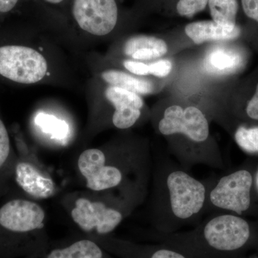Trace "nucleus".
<instances>
[{
	"mask_svg": "<svg viewBox=\"0 0 258 258\" xmlns=\"http://www.w3.org/2000/svg\"><path fill=\"white\" fill-rule=\"evenodd\" d=\"M254 258H258V257H254Z\"/></svg>",
	"mask_w": 258,
	"mask_h": 258,
	"instance_id": "cd10ccee",
	"label": "nucleus"
},
{
	"mask_svg": "<svg viewBox=\"0 0 258 258\" xmlns=\"http://www.w3.org/2000/svg\"><path fill=\"white\" fill-rule=\"evenodd\" d=\"M212 183L194 177L179 165L164 163L153 176L151 221L161 233H172L200 223L206 212Z\"/></svg>",
	"mask_w": 258,
	"mask_h": 258,
	"instance_id": "f257e3e1",
	"label": "nucleus"
},
{
	"mask_svg": "<svg viewBox=\"0 0 258 258\" xmlns=\"http://www.w3.org/2000/svg\"><path fill=\"white\" fill-rule=\"evenodd\" d=\"M246 113L249 118L258 120V84L254 96L248 102L246 108Z\"/></svg>",
	"mask_w": 258,
	"mask_h": 258,
	"instance_id": "b1692460",
	"label": "nucleus"
},
{
	"mask_svg": "<svg viewBox=\"0 0 258 258\" xmlns=\"http://www.w3.org/2000/svg\"><path fill=\"white\" fill-rule=\"evenodd\" d=\"M105 95L114 107L112 115L113 126L121 130L135 125L142 115L144 101L139 94L116 86H109Z\"/></svg>",
	"mask_w": 258,
	"mask_h": 258,
	"instance_id": "ddd939ff",
	"label": "nucleus"
},
{
	"mask_svg": "<svg viewBox=\"0 0 258 258\" xmlns=\"http://www.w3.org/2000/svg\"><path fill=\"white\" fill-rule=\"evenodd\" d=\"M19 0H0V13H9L14 9Z\"/></svg>",
	"mask_w": 258,
	"mask_h": 258,
	"instance_id": "393cba45",
	"label": "nucleus"
},
{
	"mask_svg": "<svg viewBox=\"0 0 258 258\" xmlns=\"http://www.w3.org/2000/svg\"><path fill=\"white\" fill-rule=\"evenodd\" d=\"M147 195L137 191L86 190L68 194L63 205L83 235L108 236L145 201Z\"/></svg>",
	"mask_w": 258,
	"mask_h": 258,
	"instance_id": "20e7f679",
	"label": "nucleus"
},
{
	"mask_svg": "<svg viewBox=\"0 0 258 258\" xmlns=\"http://www.w3.org/2000/svg\"><path fill=\"white\" fill-rule=\"evenodd\" d=\"M235 140L244 152L258 154V126L251 128L239 127L235 132Z\"/></svg>",
	"mask_w": 258,
	"mask_h": 258,
	"instance_id": "6ab92c4d",
	"label": "nucleus"
},
{
	"mask_svg": "<svg viewBox=\"0 0 258 258\" xmlns=\"http://www.w3.org/2000/svg\"><path fill=\"white\" fill-rule=\"evenodd\" d=\"M209 0H179L176 5L178 13L181 16H192L206 8Z\"/></svg>",
	"mask_w": 258,
	"mask_h": 258,
	"instance_id": "aec40b11",
	"label": "nucleus"
},
{
	"mask_svg": "<svg viewBox=\"0 0 258 258\" xmlns=\"http://www.w3.org/2000/svg\"><path fill=\"white\" fill-rule=\"evenodd\" d=\"M252 235L247 220L231 213L214 214L190 230L153 232L156 243L176 249L189 258H228L243 248Z\"/></svg>",
	"mask_w": 258,
	"mask_h": 258,
	"instance_id": "7ed1b4c3",
	"label": "nucleus"
},
{
	"mask_svg": "<svg viewBox=\"0 0 258 258\" xmlns=\"http://www.w3.org/2000/svg\"><path fill=\"white\" fill-rule=\"evenodd\" d=\"M48 69L45 56L32 47H0V76L5 79L20 84H35L45 79Z\"/></svg>",
	"mask_w": 258,
	"mask_h": 258,
	"instance_id": "6e6552de",
	"label": "nucleus"
},
{
	"mask_svg": "<svg viewBox=\"0 0 258 258\" xmlns=\"http://www.w3.org/2000/svg\"><path fill=\"white\" fill-rule=\"evenodd\" d=\"M46 212L37 201L22 195L0 206V258H24L50 243Z\"/></svg>",
	"mask_w": 258,
	"mask_h": 258,
	"instance_id": "39448f33",
	"label": "nucleus"
},
{
	"mask_svg": "<svg viewBox=\"0 0 258 258\" xmlns=\"http://www.w3.org/2000/svg\"><path fill=\"white\" fill-rule=\"evenodd\" d=\"M158 130L166 137H181L184 140L173 154L184 170L189 171L197 165L217 169L225 167L218 149L210 143L208 118L197 107H168L159 120Z\"/></svg>",
	"mask_w": 258,
	"mask_h": 258,
	"instance_id": "423d86ee",
	"label": "nucleus"
},
{
	"mask_svg": "<svg viewBox=\"0 0 258 258\" xmlns=\"http://www.w3.org/2000/svg\"><path fill=\"white\" fill-rule=\"evenodd\" d=\"M149 74L157 77H165L171 72L172 64L168 60H161L149 64Z\"/></svg>",
	"mask_w": 258,
	"mask_h": 258,
	"instance_id": "412c9836",
	"label": "nucleus"
},
{
	"mask_svg": "<svg viewBox=\"0 0 258 258\" xmlns=\"http://www.w3.org/2000/svg\"><path fill=\"white\" fill-rule=\"evenodd\" d=\"M45 1L51 3V4H59V3H62L63 0H45Z\"/></svg>",
	"mask_w": 258,
	"mask_h": 258,
	"instance_id": "a878e982",
	"label": "nucleus"
},
{
	"mask_svg": "<svg viewBox=\"0 0 258 258\" xmlns=\"http://www.w3.org/2000/svg\"><path fill=\"white\" fill-rule=\"evenodd\" d=\"M123 66L127 71L137 76H147L149 74V64L139 61L125 60L123 62Z\"/></svg>",
	"mask_w": 258,
	"mask_h": 258,
	"instance_id": "4be33fe9",
	"label": "nucleus"
},
{
	"mask_svg": "<svg viewBox=\"0 0 258 258\" xmlns=\"http://www.w3.org/2000/svg\"><path fill=\"white\" fill-rule=\"evenodd\" d=\"M12 181L21 191L22 196L37 202L52 198L57 191L52 178L37 163L23 156L17 157Z\"/></svg>",
	"mask_w": 258,
	"mask_h": 258,
	"instance_id": "9d476101",
	"label": "nucleus"
},
{
	"mask_svg": "<svg viewBox=\"0 0 258 258\" xmlns=\"http://www.w3.org/2000/svg\"><path fill=\"white\" fill-rule=\"evenodd\" d=\"M204 64L205 69L211 74H230L240 69L242 57L236 50L225 47H216L208 52Z\"/></svg>",
	"mask_w": 258,
	"mask_h": 258,
	"instance_id": "dca6fc26",
	"label": "nucleus"
},
{
	"mask_svg": "<svg viewBox=\"0 0 258 258\" xmlns=\"http://www.w3.org/2000/svg\"><path fill=\"white\" fill-rule=\"evenodd\" d=\"M101 77L110 86L122 88L137 94H149L154 91V86L150 81L134 77L123 71L107 70L101 73Z\"/></svg>",
	"mask_w": 258,
	"mask_h": 258,
	"instance_id": "f3484780",
	"label": "nucleus"
},
{
	"mask_svg": "<svg viewBox=\"0 0 258 258\" xmlns=\"http://www.w3.org/2000/svg\"><path fill=\"white\" fill-rule=\"evenodd\" d=\"M76 166L89 191L149 193L152 160L144 149L89 148L79 154Z\"/></svg>",
	"mask_w": 258,
	"mask_h": 258,
	"instance_id": "f03ea898",
	"label": "nucleus"
},
{
	"mask_svg": "<svg viewBox=\"0 0 258 258\" xmlns=\"http://www.w3.org/2000/svg\"><path fill=\"white\" fill-rule=\"evenodd\" d=\"M253 184L252 174L240 169L222 176L210 186L207 210L234 212L241 215L251 206V190Z\"/></svg>",
	"mask_w": 258,
	"mask_h": 258,
	"instance_id": "0eeeda50",
	"label": "nucleus"
},
{
	"mask_svg": "<svg viewBox=\"0 0 258 258\" xmlns=\"http://www.w3.org/2000/svg\"><path fill=\"white\" fill-rule=\"evenodd\" d=\"M110 254L119 258H189L164 244H141L113 236H88Z\"/></svg>",
	"mask_w": 258,
	"mask_h": 258,
	"instance_id": "9b49d317",
	"label": "nucleus"
},
{
	"mask_svg": "<svg viewBox=\"0 0 258 258\" xmlns=\"http://www.w3.org/2000/svg\"><path fill=\"white\" fill-rule=\"evenodd\" d=\"M168 48L161 39L139 35L129 39L123 47V52L133 60H149L165 55Z\"/></svg>",
	"mask_w": 258,
	"mask_h": 258,
	"instance_id": "2eb2a0df",
	"label": "nucleus"
},
{
	"mask_svg": "<svg viewBox=\"0 0 258 258\" xmlns=\"http://www.w3.org/2000/svg\"><path fill=\"white\" fill-rule=\"evenodd\" d=\"M73 15L81 30L102 37L115 28L118 8L114 0H74Z\"/></svg>",
	"mask_w": 258,
	"mask_h": 258,
	"instance_id": "1a4fd4ad",
	"label": "nucleus"
},
{
	"mask_svg": "<svg viewBox=\"0 0 258 258\" xmlns=\"http://www.w3.org/2000/svg\"><path fill=\"white\" fill-rule=\"evenodd\" d=\"M186 35L196 44L212 40H232L240 36L238 26H225L215 21H200L190 23L185 28Z\"/></svg>",
	"mask_w": 258,
	"mask_h": 258,
	"instance_id": "4468645a",
	"label": "nucleus"
},
{
	"mask_svg": "<svg viewBox=\"0 0 258 258\" xmlns=\"http://www.w3.org/2000/svg\"><path fill=\"white\" fill-rule=\"evenodd\" d=\"M242 5L246 15L258 22V0H242Z\"/></svg>",
	"mask_w": 258,
	"mask_h": 258,
	"instance_id": "5701e85b",
	"label": "nucleus"
},
{
	"mask_svg": "<svg viewBox=\"0 0 258 258\" xmlns=\"http://www.w3.org/2000/svg\"><path fill=\"white\" fill-rule=\"evenodd\" d=\"M255 184H256V186H257V191H258V171L257 172V174H256Z\"/></svg>",
	"mask_w": 258,
	"mask_h": 258,
	"instance_id": "bb28decb",
	"label": "nucleus"
},
{
	"mask_svg": "<svg viewBox=\"0 0 258 258\" xmlns=\"http://www.w3.org/2000/svg\"><path fill=\"white\" fill-rule=\"evenodd\" d=\"M24 258H112L96 242L88 236L50 242L40 252Z\"/></svg>",
	"mask_w": 258,
	"mask_h": 258,
	"instance_id": "f8f14e48",
	"label": "nucleus"
},
{
	"mask_svg": "<svg viewBox=\"0 0 258 258\" xmlns=\"http://www.w3.org/2000/svg\"><path fill=\"white\" fill-rule=\"evenodd\" d=\"M208 3L213 21L225 26H235L237 0H209Z\"/></svg>",
	"mask_w": 258,
	"mask_h": 258,
	"instance_id": "a211bd4d",
	"label": "nucleus"
}]
</instances>
